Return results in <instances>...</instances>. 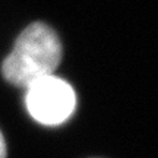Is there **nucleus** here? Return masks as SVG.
<instances>
[{"mask_svg": "<svg viewBox=\"0 0 158 158\" xmlns=\"http://www.w3.org/2000/svg\"><path fill=\"white\" fill-rule=\"evenodd\" d=\"M0 158H6V142L0 132Z\"/></svg>", "mask_w": 158, "mask_h": 158, "instance_id": "7ed1b4c3", "label": "nucleus"}, {"mask_svg": "<svg viewBox=\"0 0 158 158\" xmlns=\"http://www.w3.org/2000/svg\"><path fill=\"white\" fill-rule=\"evenodd\" d=\"M62 60V43L47 23L28 25L15 41L2 64V73L12 85L28 88L41 78L54 75Z\"/></svg>", "mask_w": 158, "mask_h": 158, "instance_id": "f257e3e1", "label": "nucleus"}, {"mask_svg": "<svg viewBox=\"0 0 158 158\" xmlns=\"http://www.w3.org/2000/svg\"><path fill=\"white\" fill-rule=\"evenodd\" d=\"M25 89V106L35 122L45 126H57L73 114L76 95L64 79L50 75L35 81Z\"/></svg>", "mask_w": 158, "mask_h": 158, "instance_id": "f03ea898", "label": "nucleus"}]
</instances>
